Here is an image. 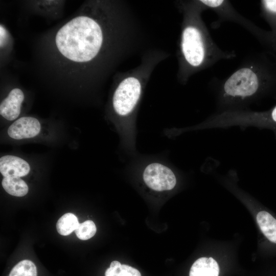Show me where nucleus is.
<instances>
[{"label":"nucleus","instance_id":"obj_1","mask_svg":"<svg viewBox=\"0 0 276 276\" xmlns=\"http://www.w3.org/2000/svg\"><path fill=\"white\" fill-rule=\"evenodd\" d=\"M105 31L99 19L92 14L76 15L63 25L54 38L60 58L76 67L88 65L100 54Z\"/></svg>","mask_w":276,"mask_h":276},{"label":"nucleus","instance_id":"obj_2","mask_svg":"<svg viewBox=\"0 0 276 276\" xmlns=\"http://www.w3.org/2000/svg\"><path fill=\"white\" fill-rule=\"evenodd\" d=\"M259 88L257 74L251 68L243 67L235 72L225 81L223 97L227 101H241L255 96Z\"/></svg>","mask_w":276,"mask_h":276},{"label":"nucleus","instance_id":"obj_3","mask_svg":"<svg viewBox=\"0 0 276 276\" xmlns=\"http://www.w3.org/2000/svg\"><path fill=\"white\" fill-rule=\"evenodd\" d=\"M142 85L135 77L123 79L116 89L112 98L114 111L120 116L125 117L132 112L140 100Z\"/></svg>","mask_w":276,"mask_h":276},{"label":"nucleus","instance_id":"obj_4","mask_svg":"<svg viewBox=\"0 0 276 276\" xmlns=\"http://www.w3.org/2000/svg\"><path fill=\"white\" fill-rule=\"evenodd\" d=\"M227 125L229 127L252 126L270 129L276 137V105L269 111L263 112H232L227 118Z\"/></svg>","mask_w":276,"mask_h":276},{"label":"nucleus","instance_id":"obj_5","mask_svg":"<svg viewBox=\"0 0 276 276\" xmlns=\"http://www.w3.org/2000/svg\"><path fill=\"white\" fill-rule=\"evenodd\" d=\"M143 178L146 185L156 191L171 190L176 184V177L172 170L158 163L148 165L143 171Z\"/></svg>","mask_w":276,"mask_h":276},{"label":"nucleus","instance_id":"obj_6","mask_svg":"<svg viewBox=\"0 0 276 276\" xmlns=\"http://www.w3.org/2000/svg\"><path fill=\"white\" fill-rule=\"evenodd\" d=\"M181 50L187 62L191 66L197 67L203 62L205 51L201 34L194 26H188L182 34Z\"/></svg>","mask_w":276,"mask_h":276},{"label":"nucleus","instance_id":"obj_7","mask_svg":"<svg viewBox=\"0 0 276 276\" xmlns=\"http://www.w3.org/2000/svg\"><path fill=\"white\" fill-rule=\"evenodd\" d=\"M40 129V124L37 119L24 117L14 122L8 128L7 132L13 139L22 140L36 136Z\"/></svg>","mask_w":276,"mask_h":276},{"label":"nucleus","instance_id":"obj_8","mask_svg":"<svg viewBox=\"0 0 276 276\" xmlns=\"http://www.w3.org/2000/svg\"><path fill=\"white\" fill-rule=\"evenodd\" d=\"M25 96L21 89L14 88L0 104L1 115L9 121L16 119L19 115Z\"/></svg>","mask_w":276,"mask_h":276},{"label":"nucleus","instance_id":"obj_9","mask_svg":"<svg viewBox=\"0 0 276 276\" xmlns=\"http://www.w3.org/2000/svg\"><path fill=\"white\" fill-rule=\"evenodd\" d=\"M30 170L29 164L19 157L7 155L0 158V172L4 177H23Z\"/></svg>","mask_w":276,"mask_h":276},{"label":"nucleus","instance_id":"obj_10","mask_svg":"<svg viewBox=\"0 0 276 276\" xmlns=\"http://www.w3.org/2000/svg\"><path fill=\"white\" fill-rule=\"evenodd\" d=\"M219 265L212 257H202L193 264L189 276H218Z\"/></svg>","mask_w":276,"mask_h":276},{"label":"nucleus","instance_id":"obj_11","mask_svg":"<svg viewBox=\"0 0 276 276\" xmlns=\"http://www.w3.org/2000/svg\"><path fill=\"white\" fill-rule=\"evenodd\" d=\"M257 221L265 237L276 243V219L269 213L261 211L257 214Z\"/></svg>","mask_w":276,"mask_h":276},{"label":"nucleus","instance_id":"obj_12","mask_svg":"<svg viewBox=\"0 0 276 276\" xmlns=\"http://www.w3.org/2000/svg\"><path fill=\"white\" fill-rule=\"evenodd\" d=\"M2 185L7 193L16 197H22L29 191L27 183L18 177H4Z\"/></svg>","mask_w":276,"mask_h":276},{"label":"nucleus","instance_id":"obj_13","mask_svg":"<svg viewBox=\"0 0 276 276\" xmlns=\"http://www.w3.org/2000/svg\"><path fill=\"white\" fill-rule=\"evenodd\" d=\"M63 1H31V6L37 13L50 16H56L60 13L63 6Z\"/></svg>","mask_w":276,"mask_h":276},{"label":"nucleus","instance_id":"obj_14","mask_svg":"<svg viewBox=\"0 0 276 276\" xmlns=\"http://www.w3.org/2000/svg\"><path fill=\"white\" fill-rule=\"evenodd\" d=\"M79 224L77 217L73 213H67L58 219L56 229L60 235L67 236L75 231Z\"/></svg>","mask_w":276,"mask_h":276},{"label":"nucleus","instance_id":"obj_15","mask_svg":"<svg viewBox=\"0 0 276 276\" xmlns=\"http://www.w3.org/2000/svg\"><path fill=\"white\" fill-rule=\"evenodd\" d=\"M105 276H141L140 271L130 266L112 261L105 273Z\"/></svg>","mask_w":276,"mask_h":276},{"label":"nucleus","instance_id":"obj_16","mask_svg":"<svg viewBox=\"0 0 276 276\" xmlns=\"http://www.w3.org/2000/svg\"><path fill=\"white\" fill-rule=\"evenodd\" d=\"M9 276H37L36 266L30 260H22L12 268Z\"/></svg>","mask_w":276,"mask_h":276},{"label":"nucleus","instance_id":"obj_17","mask_svg":"<svg viewBox=\"0 0 276 276\" xmlns=\"http://www.w3.org/2000/svg\"><path fill=\"white\" fill-rule=\"evenodd\" d=\"M96 231L97 228L95 223L88 220L79 224L75 230V234L79 239L86 240L93 237Z\"/></svg>","mask_w":276,"mask_h":276},{"label":"nucleus","instance_id":"obj_18","mask_svg":"<svg viewBox=\"0 0 276 276\" xmlns=\"http://www.w3.org/2000/svg\"><path fill=\"white\" fill-rule=\"evenodd\" d=\"M12 39L10 33L2 24L0 26V48L1 52H4L10 48Z\"/></svg>","mask_w":276,"mask_h":276},{"label":"nucleus","instance_id":"obj_19","mask_svg":"<svg viewBox=\"0 0 276 276\" xmlns=\"http://www.w3.org/2000/svg\"><path fill=\"white\" fill-rule=\"evenodd\" d=\"M265 8L270 12L276 13V1H262Z\"/></svg>","mask_w":276,"mask_h":276},{"label":"nucleus","instance_id":"obj_20","mask_svg":"<svg viewBox=\"0 0 276 276\" xmlns=\"http://www.w3.org/2000/svg\"><path fill=\"white\" fill-rule=\"evenodd\" d=\"M201 2L209 7L219 6L223 2L222 1H201Z\"/></svg>","mask_w":276,"mask_h":276}]
</instances>
